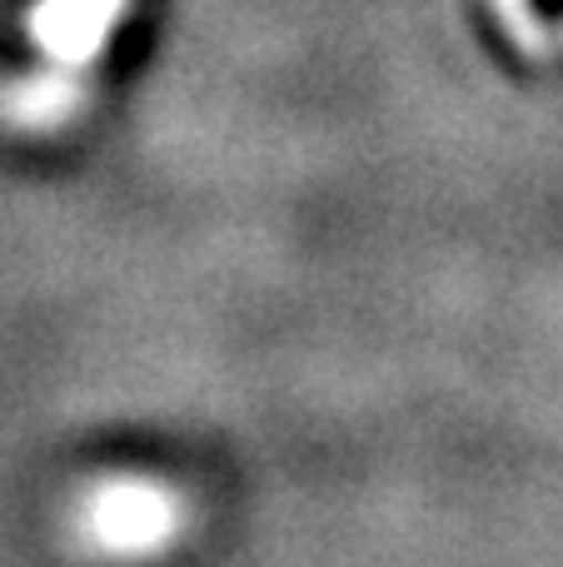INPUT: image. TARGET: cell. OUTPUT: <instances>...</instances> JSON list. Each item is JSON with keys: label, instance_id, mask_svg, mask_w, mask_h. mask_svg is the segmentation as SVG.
Here are the masks:
<instances>
[{"label": "cell", "instance_id": "cell-2", "mask_svg": "<svg viewBox=\"0 0 563 567\" xmlns=\"http://www.w3.org/2000/svg\"><path fill=\"white\" fill-rule=\"evenodd\" d=\"M85 105V85H80V70H30V75L10 80L0 90V120L16 130H60L75 110Z\"/></svg>", "mask_w": 563, "mask_h": 567}, {"label": "cell", "instance_id": "cell-3", "mask_svg": "<svg viewBox=\"0 0 563 567\" xmlns=\"http://www.w3.org/2000/svg\"><path fill=\"white\" fill-rule=\"evenodd\" d=\"M489 6H494L504 35L514 40L524 55H544V50H549V30H544V20H539L534 0H489Z\"/></svg>", "mask_w": 563, "mask_h": 567}, {"label": "cell", "instance_id": "cell-1", "mask_svg": "<svg viewBox=\"0 0 563 567\" xmlns=\"http://www.w3.org/2000/svg\"><path fill=\"white\" fill-rule=\"evenodd\" d=\"M125 16L130 0H35L25 10V40L45 65L90 70Z\"/></svg>", "mask_w": 563, "mask_h": 567}]
</instances>
